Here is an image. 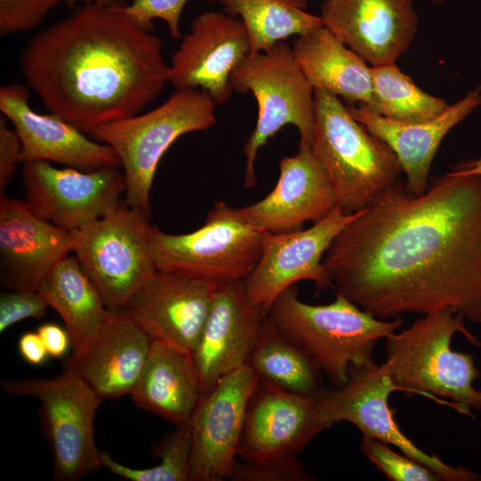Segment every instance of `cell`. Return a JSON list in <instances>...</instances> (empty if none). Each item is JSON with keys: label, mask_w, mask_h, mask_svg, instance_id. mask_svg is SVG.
Listing matches in <instances>:
<instances>
[{"label": "cell", "mask_w": 481, "mask_h": 481, "mask_svg": "<svg viewBox=\"0 0 481 481\" xmlns=\"http://www.w3.org/2000/svg\"><path fill=\"white\" fill-rule=\"evenodd\" d=\"M148 220L120 202L77 231L72 253L110 310L123 309L157 269L150 251Z\"/></svg>", "instance_id": "obj_10"}, {"label": "cell", "mask_w": 481, "mask_h": 481, "mask_svg": "<svg viewBox=\"0 0 481 481\" xmlns=\"http://www.w3.org/2000/svg\"><path fill=\"white\" fill-rule=\"evenodd\" d=\"M320 17L371 66L396 62L419 24L412 0H323Z\"/></svg>", "instance_id": "obj_20"}, {"label": "cell", "mask_w": 481, "mask_h": 481, "mask_svg": "<svg viewBox=\"0 0 481 481\" xmlns=\"http://www.w3.org/2000/svg\"><path fill=\"white\" fill-rule=\"evenodd\" d=\"M216 102L200 89H180L144 113L108 122L92 135L117 153L126 179L125 204L150 218V193L158 165L182 135L216 121Z\"/></svg>", "instance_id": "obj_6"}, {"label": "cell", "mask_w": 481, "mask_h": 481, "mask_svg": "<svg viewBox=\"0 0 481 481\" xmlns=\"http://www.w3.org/2000/svg\"><path fill=\"white\" fill-rule=\"evenodd\" d=\"M322 263L336 293L379 319L449 310L481 324V175L451 171L419 195L396 181Z\"/></svg>", "instance_id": "obj_1"}, {"label": "cell", "mask_w": 481, "mask_h": 481, "mask_svg": "<svg viewBox=\"0 0 481 481\" xmlns=\"http://www.w3.org/2000/svg\"><path fill=\"white\" fill-rule=\"evenodd\" d=\"M77 232L36 216L20 200L0 198V280L9 290H37L49 270L72 253Z\"/></svg>", "instance_id": "obj_21"}, {"label": "cell", "mask_w": 481, "mask_h": 481, "mask_svg": "<svg viewBox=\"0 0 481 481\" xmlns=\"http://www.w3.org/2000/svg\"><path fill=\"white\" fill-rule=\"evenodd\" d=\"M360 448L363 455L388 480L392 481H443L438 474L403 452H395L391 445L369 436H363Z\"/></svg>", "instance_id": "obj_32"}, {"label": "cell", "mask_w": 481, "mask_h": 481, "mask_svg": "<svg viewBox=\"0 0 481 481\" xmlns=\"http://www.w3.org/2000/svg\"><path fill=\"white\" fill-rule=\"evenodd\" d=\"M249 53V36L240 19L203 12L193 19L171 57L168 83L175 90H202L223 104L233 92L232 70Z\"/></svg>", "instance_id": "obj_16"}, {"label": "cell", "mask_w": 481, "mask_h": 481, "mask_svg": "<svg viewBox=\"0 0 481 481\" xmlns=\"http://www.w3.org/2000/svg\"><path fill=\"white\" fill-rule=\"evenodd\" d=\"M310 147L347 213L365 208L403 172L393 151L357 121L341 99L322 89L314 90Z\"/></svg>", "instance_id": "obj_5"}, {"label": "cell", "mask_w": 481, "mask_h": 481, "mask_svg": "<svg viewBox=\"0 0 481 481\" xmlns=\"http://www.w3.org/2000/svg\"><path fill=\"white\" fill-rule=\"evenodd\" d=\"M263 237L240 208L220 200L193 232L172 234L151 225L149 246L158 270L220 287L243 281L251 273L261 254Z\"/></svg>", "instance_id": "obj_8"}, {"label": "cell", "mask_w": 481, "mask_h": 481, "mask_svg": "<svg viewBox=\"0 0 481 481\" xmlns=\"http://www.w3.org/2000/svg\"><path fill=\"white\" fill-rule=\"evenodd\" d=\"M151 343L125 309L110 310L95 336L74 350L65 370L77 374L102 401L131 395Z\"/></svg>", "instance_id": "obj_23"}, {"label": "cell", "mask_w": 481, "mask_h": 481, "mask_svg": "<svg viewBox=\"0 0 481 481\" xmlns=\"http://www.w3.org/2000/svg\"><path fill=\"white\" fill-rule=\"evenodd\" d=\"M384 363L352 367L347 382L330 390L320 389L317 401L321 412L333 426L349 422L363 436H369L398 449L412 460L431 469L443 481H481V475L464 467H452L418 447L400 428L388 405V397L397 391Z\"/></svg>", "instance_id": "obj_11"}, {"label": "cell", "mask_w": 481, "mask_h": 481, "mask_svg": "<svg viewBox=\"0 0 481 481\" xmlns=\"http://www.w3.org/2000/svg\"><path fill=\"white\" fill-rule=\"evenodd\" d=\"M465 320L449 310L431 313L385 338L384 363L398 390L444 397L469 416L471 409L481 410V389L474 387L480 371L474 357L451 346L456 333L475 346L481 345L467 329Z\"/></svg>", "instance_id": "obj_4"}, {"label": "cell", "mask_w": 481, "mask_h": 481, "mask_svg": "<svg viewBox=\"0 0 481 481\" xmlns=\"http://www.w3.org/2000/svg\"><path fill=\"white\" fill-rule=\"evenodd\" d=\"M29 96V90L20 84L0 88V110L20 139L22 163L47 161L81 170L121 167L110 146L88 139L55 114L36 112Z\"/></svg>", "instance_id": "obj_18"}, {"label": "cell", "mask_w": 481, "mask_h": 481, "mask_svg": "<svg viewBox=\"0 0 481 481\" xmlns=\"http://www.w3.org/2000/svg\"><path fill=\"white\" fill-rule=\"evenodd\" d=\"M25 204L38 217L77 232L118 206L126 191L119 168H58L47 161L23 163Z\"/></svg>", "instance_id": "obj_13"}, {"label": "cell", "mask_w": 481, "mask_h": 481, "mask_svg": "<svg viewBox=\"0 0 481 481\" xmlns=\"http://www.w3.org/2000/svg\"><path fill=\"white\" fill-rule=\"evenodd\" d=\"M21 162V142L16 131L9 127L4 117L0 118V192Z\"/></svg>", "instance_id": "obj_37"}, {"label": "cell", "mask_w": 481, "mask_h": 481, "mask_svg": "<svg viewBox=\"0 0 481 481\" xmlns=\"http://www.w3.org/2000/svg\"><path fill=\"white\" fill-rule=\"evenodd\" d=\"M359 212L347 213L337 206L307 229L264 233L259 259L244 279L249 302L267 314L277 298L300 281H313L319 290L332 288L322 263L324 255Z\"/></svg>", "instance_id": "obj_12"}, {"label": "cell", "mask_w": 481, "mask_h": 481, "mask_svg": "<svg viewBox=\"0 0 481 481\" xmlns=\"http://www.w3.org/2000/svg\"><path fill=\"white\" fill-rule=\"evenodd\" d=\"M66 0H0V34L9 36L37 28Z\"/></svg>", "instance_id": "obj_33"}, {"label": "cell", "mask_w": 481, "mask_h": 481, "mask_svg": "<svg viewBox=\"0 0 481 481\" xmlns=\"http://www.w3.org/2000/svg\"><path fill=\"white\" fill-rule=\"evenodd\" d=\"M317 393H290L259 381L248 407L238 458L245 462L298 459L315 436L331 427L319 409Z\"/></svg>", "instance_id": "obj_15"}, {"label": "cell", "mask_w": 481, "mask_h": 481, "mask_svg": "<svg viewBox=\"0 0 481 481\" xmlns=\"http://www.w3.org/2000/svg\"><path fill=\"white\" fill-rule=\"evenodd\" d=\"M48 306L37 290H11L0 296V331L28 318H42Z\"/></svg>", "instance_id": "obj_36"}, {"label": "cell", "mask_w": 481, "mask_h": 481, "mask_svg": "<svg viewBox=\"0 0 481 481\" xmlns=\"http://www.w3.org/2000/svg\"><path fill=\"white\" fill-rule=\"evenodd\" d=\"M18 350L22 359L32 365H41L49 354L37 332L23 333L18 342Z\"/></svg>", "instance_id": "obj_39"}, {"label": "cell", "mask_w": 481, "mask_h": 481, "mask_svg": "<svg viewBox=\"0 0 481 481\" xmlns=\"http://www.w3.org/2000/svg\"><path fill=\"white\" fill-rule=\"evenodd\" d=\"M231 479L240 481H305L312 479L298 459L279 462L237 461Z\"/></svg>", "instance_id": "obj_35"}, {"label": "cell", "mask_w": 481, "mask_h": 481, "mask_svg": "<svg viewBox=\"0 0 481 481\" xmlns=\"http://www.w3.org/2000/svg\"><path fill=\"white\" fill-rule=\"evenodd\" d=\"M372 97L366 106L390 120L420 123L434 119L450 106L419 87L395 62L371 66ZM364 105V104H363Z\"/></svg>", "instance_id": "obj_30"}, {"label": "cell", "mask_w": 481, "mask_h": 481, "mask_svg": "<svg viewBox=\"0 0 481 481\" xmlns=\"http://www.w3.org/2000/svg\"><path fill=\"white\" fill-rule=\"evenodd\" d=\"M217 288L156 269L123 309L152 341L192 355Z\"/></svg>", "instance_id": "obj_17"}, {"label": "cell", "mask_w": 481, "mask_h": 481, "mask_svg": "<svg viewBox=\"0 0 481 481\" xmlns=\"http://www.w3.org/2000/svg\"><path fill=\"white\" fill-rule=\"evenodd\" d=\"M1 387L40 402L55 477L74 481L102 467L94 427L102 400L77 374L65 370L53 379L5 380Z\"/></svg>", "instance_id": "obj_9"}, {"label": "cell", "mask_w": 481, "mask_h": 481, "mask_svg": "<svg viewBox=\"0 0 481 481\" xmlns=\"http://www.w3.org/2000/svg\"><path fill=\"white\" fill-rule=\"evenodd\" d=\"M37 332L51 357L64 356L72 346L71 338L65 327L55 323H45L38 327Z\"/></svg>", "instance_id": "obj_38"}, {"label": "cell", "mask_w": 481, "mask_h": 481, "mask_svg": "<svg viewBox=\"0 0 481 481\" xmlns=\"http://www.w3.org/2000/svg\"><path fill=\"white\" fill-rule=\"evenodd\" d=\"M247 364L260 382L300 395H314L318 372L305 354L278 329L271 317L264 318Z\"/></svg>", "instance_id": "obj_29"}, {"label": "cell", "mask_w": 481, "mask_h": 481, "mask_svg": "<svg viewBox=\"0 0 481 481\" xmlns=\"http://www.w3.org/2000/svg\"><path fill=\"white\" fill-rule=\"evenodd\" d=\"M292 48L314 90L328 91L346 105L371 103V66L326 27L298 37Z\"/></svg>", "instance_id": "obj_26"}, {"label": "cell", "mask_w": 481, "mask_h": 481, "mask_svg": "<svg viewBox=\"0 0 481 481\" xmlns=\"http://www.w3.org/2000/svg\"><path fill=\"white\" fill-rule=\"evenodd\" d=\"M37 291L63 320L74 350L82 348L95 336L110 312L74 255L56 263Z\"/></svg>", "instance_id": "obj_27"}, {"label": "cell", "mask_w": 481, "mask_h": 481, "mask_svg": "<svg viewBox=\"0 0 481 481\" xmlns=\"http://www.w3.org/2000/svg\"><path fill=\"white\" fill-rule=\"evenodd\" d=\"M338 200L330 182L310 145L279 162L274 188L262 200L240 208L242 216L262 233L298 231L307 222L327 216Z\"/></svg>", "instance_id": "obj_19"}, {"label": "cell", "mask_w": 481, "mask_h": 481, "mask_svg": "<svg viewBox=\"0 0 481 481\" xmlns=\"http://www.w3.org/2000/svg\"><path fill=\"white\" fill-rule=\"evenodd\" d=\"M224 12L243 23L250 53L265 51L292 36L323 26L320 15L307 11V0H217Z\"/></svg>", "instance_id": "obj_28"}, {"label": "cell", "mask_w": 481, "mask_h": 481, "mask_svg": "<svg viewBox=\"0 0 481 481\" xmlns=\"http://www.w3.org/2000/svg\"><path fill=\"white\" fill-rule=\"evenodd\" d=\"M265 315L248 299L244 280L217 288L192 355L203 395L247 364Z\"/></svg>", "instance_id": "obj_22"}, {"label": "cell", "mask_w": 481, "mask_h": 481, "mask_svg": "<svg viewBox=\"0 0 481 481\" xmlns=\"http://www.w3.org/2000/svg\"><path fill=\"white\" fill-rule=\"evenodd\" d=\"M189 0H131L126 4V12L140 25L153 29V21L165 22L173 39L182 36L180 20ZM216 1V0H206Z\"/></svg>", "instance_id": "obj_34"}, {"label": "cell", "mask_w": 481, "mask_h": 481, "mask_svg": "<svg viewBox=\"0 0 481 481\" xmlns=\"http://www.w3.org/2000/svg\"><path fill=\"white\" fill-rule=\"evenodd\" d=\"M113 0H66V4L70 9L79 4H108Z\"/></svg>", "instance_id": "obj_41"}, {"label": "cell", "mask_w": 481, "mask_h": 481, "mask_svg": "<svg viewBox=\"0 0 481 481\" xmlns=\"http://www.w3.org/2000/svg\"><path fill=\"white\" fill-rule=\"evenodd\" d=\"M480 105L481 87L477 86L439 117L420 123L390 120L363 104L346 106L357 121L393 151L405 174L406 187L419 195L428 188L432 161L445 135Z\"/></svg>", "instance_id": "obj_24"}, {"label": "cell", "mask_w": 481, "mask_h": 481, "mask_svg": "<svg viewBox=\"0 0 481 481\" xmlns=\"http://www.w3.org/2000/svg\"><path fill=\"white\" fill-rule=\"evenodd\" d=\"M281 333L335 387L345 385L352 367L371 364L376 343L396 332L402 319H379L336 293L334 301L300 300L296 285L283 291L267 314Z\"/></svg>", "instance_id": "obj_3"}, {"label": "cell", "mask_w": 481, "mask_h": 481, "mask_svg": "<svg viewBox=\"0 0 481 481\" xmlns=\"http://www.w3.org/2000/svg\"><path fill=\"white\" fill-rule=\"evenodd\" d=\"M230 85L238 93H251L257 104L256 126L243 146L244 185H256L258 151L288 125L310 145L314 119V89L287 42L248 53L234 68Z\"/></svg>", "instance_id": "obj_7"}, {"label": "cell", "mask_w": 481, "mask_h": 481, "mask_svg": "<svg viewBox=\"0 0 481 481\" xmlns=\"http://www.w3.org/2000/svg\"><path fill=\"white\" fill-rule=\"evenodd\" d=\"M452 173L459 175H481V157L459 163L452 170Z\"/></svg>", "instance_id": "obj_40"}, {"label": "cell", "mask_w": 481, "mask_h": 481, "mask_svg": "<svg viewBox=\"0 0 481 481\" xmlns=\"http://www.w3.org/2000/svg\"><path fill=\"white\" fill-rule=\"evenodd\" d=\"M126 4L77 5L20 54L43 105L84 134L142 112L168 83L161 39L136 22Z\"/></svg>", "instance_id": "obj_2"}, {"label": "cell", "mask_w": 481, "mask_h": 481, "mask_svg": "<svg viewBox=\"0 0 481 481\" xmlns=\"http://www.w3.org/2000/svg\"><path fill=\"white\" fill-rule=\"evenodd\" d=\"M258 382L254 371L245 364L223 377L202 396L189 423L190 481L232 477L248 407Z\"/></svg>", "instance_id": "obj_14"}, {"label": "cell", "mask_w": 481, "mask_h": 481, "mask_svg": "<svg viewBox=\"0 0 481 481\" xmlns=\"http://www.w3.org/2000/svg\"><path fill=\"white\" fill-rule=\"evenodd\" d=\"M130 395L138 407L175 426L188 425L203 396L192 355L152 341Z\"/></svg>", "instance_id": "obj_25"}, {"label": "cell", "mask_w": 481, "mask_h": 481, "mask_svg": "<svg viewBox=\"0 0 481 481\" xmlns=\"http://www.w3.org/2000/svg\"><path fill=\"white\" fill-rule=\"evenodd\" d=\"M159 464L146 469H134L116 461L102 452V467L112 474L130 481H190L192 435L190 426H176L162 441Z\"/></svg>", "instance_id": "obj_31"}, {"label": "cell", "mask_w": 481, "mask_h": 481, "mask_svg": "<svg viewBox=\"0 0 481 481\" xmlns=\"http://www.w3.org/2000/svg\"><path fill=\"white\" fill-rule=\"evenodd\" d=\"M428 1L434 4H441L444 0H428Z\"/></svg>", "instance_id": "obj_42"}]
</instances>
